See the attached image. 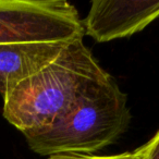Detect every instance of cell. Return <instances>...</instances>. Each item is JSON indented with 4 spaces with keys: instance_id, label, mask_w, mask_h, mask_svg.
I'll return each instance as SVG.
<instances>
[{
    "instance_id": "1",
    "label": "cell",
    "mask_w": 159,
    "mask_h": 159,
    "mask_svg": "<svg viewBox=\"0 0 159 159\" xmlns=\"http://www.w3.org/2000/svg\"><path fill=\"white\" fill-rule=\"evenodd\" d=\"M107 73L83 38L75 39L3 96V117L22 133L47 126Z\"/></svg>"
},
{
    "instance_id": "2",
    "label": "cell",
    "mask_w": 159,
    "mask_h": 159,
    "mask_svg": "<svg viewBox=\"0 0 159 159\" xmlns=\"http://www.w3.org/2000/svg\"><path fill=\"white\" fill-rule=\"evenodd\" d=\"M130 122L128 97L107 73L49 125L23 134L42 156L91 155L115 143Z\"/></svg>"
},
{
    "instance_id": "3",
    "label": "cell",
    "mask_w": 159,
    "mask_h": 159,
    "mask_svg": "<svg viewBox=\"0 0 159 159\" xmlns=\"http://www.w3.org/2000/svg\"><path fill=\"white\" fill-rule=\"evenodd\" d=\"M83 36V21L66 0H0V44L70 43Z\"/></svg>"
},
{
    "instance_id": "4",
    "label": "cell",
    "mask_w": 159,
    "mask_h": 159,
    "mask_svg": "<svg viewBox=\"0 0 159 159\" xmlns=\"http://www.w3.org/2000/svg\"><path fill=\"white\" fill-rule=\"evenodd\" d=\"M159 18V0H94L84 34L98 43L130 37Z\"/></svg>"
},
{
    "instance_id": "5",
    "label": "cell",
    "mask_w": 159,
    "mask_h": 159,
    "mask_svg": "<svg viewBox=\"0 0 159 159\" xmlns=\"http://www.w3.org/2000/svg\"><path fill=\"white\" fill-rule=\"evenodd\" d=\"M70 43L0 44L1 95L52 62Z\"/></svg>"
},
{
    "instance_id": "6",
    "label": "cell",
    "mask_w": 159,
    "mask_h": 159,
    "mask_svg": "<svg viewBox=\"0 0 159 159\" xmlns=\"http://www.w3.org/2000/svg\"><path fill=\"white\" fill-rule=\"evenodd\" d=\"M48 159H144V154L141 147L133 152H122L111 156H94V155H59L51 156Z\"/></svg>"
},
{
    "instance_id": "7",
    "label": "cell",
    "mask_w": 159,
    "mask_h": 159,
    "mask_svg": "<svg viewBox=\"0 0 159 159\" xmlns=\"http://www.w3.org/2000/svg\"><path fill=\"white\" fill-rule=\"evenodd\" d=\"M144 159H159V130L143 146H141Z\"/></svg>"
}]
</instances>
